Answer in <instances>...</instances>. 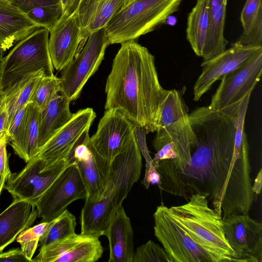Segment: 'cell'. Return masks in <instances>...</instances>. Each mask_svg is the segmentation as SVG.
<instances>
[{"mask_svg": "<svg viewBox=\"0 0 262 262\" xmlns=\"http://www.w3.org/2000/svg\"><path fill=\"white\" fill-rule=\"evenodd\" d=\"M236 108L203 106L189 114L195 135L190 164L173 167L153 161L161 191L179 196L203 195L222 219L251 209L254 193L249 152L233 156Z\"/></svg>", "mask_w": 262, "mask_h": 262, "instance_id": "obj_1", "label": "cell"}, {"mask_svg": "<svg viewBox=\"0 0 262 262\" xmlns=\"http://www.w3.org/2000/svg\"><path fill=\"white\" fill-rule=\"evenodd\" d=\"M106 79L105 110L117 108L146 134L156 131L168 90L160 84L154 56L135 40L124 42Z\"/></svg>", "mask_w": 262, "mask_h": 262, "instance_id": "obj_2", "label": "cell"}, {"mask_svg": "<svg viewBox=\"0 0 262 262\" xmlns=\"http://www.w3.org/2000/svg\"><path fill=\"white\" fill-rule=\"evenodd\" d=\"M142 166L141 153L134 137L112 162L109 184L101 200L85 201L80 214L81 234L98 238L104 235L113 215L139 180Z\"/></svg>", "mask_w": 262, "mask_h": 262, "instance_id": "obj_3", "label": "cell"}, {"mask_svg": "<svg viewBox=\"0 0 262 262\" xmlns=\"http://www.w3.org/2000/svg\"><path fill=\"white\" fill-rule=\"evenodd\" d=\"M182 0H130L105 27L110 45L135 40L164 24Z\"/></svg>", "mask_w": 262, "mask_h": 262, "instance_id": "obj_4", "label": "cell"}, {"mask_svg": "<svg viewBox=\"0 0 262 262\" xmlns=\"http://www.w3.org/2000/svg\"><path fill=\"white\" fill-rule=\"evenodd\" d=\"M49 31L38 28L24 38L2 58L0 64V92L18 83L28 75L43 70L54 75L49 50Z\"/></svg>", "mask_w": 262, "mask_h": 262, "instance_id": "obj_5", "label": "cell"}, {"mask_svg": "<svg viewBox=\"0 0 262 262\" xmlns=\"http://www.w3.org/2000/svg\"><path fill=\"white\" fill-rule=\"evenodd\" d=\"M154 234L171 262H232L231 258L194 237L170 214L157 207L154 214Z\"/></svg>", "mask_w": 262, "mask_h": 262, "instance_id": "obj_6", "label": "cell"}, {"mask_svg": "<svg viewBox=\"0 0 262 262\" xmlns=\"http://www.w3.org/2000/svg\"><path fill=\"white\" fill-rule=\"evenodd\" d=\"M156 132L152 142L155 149L165 144L173 143L179 154L177 161L164 160L158 161L159 163L173 167L190 164L191 149L195 135L190 123L187 107L180 91L168 90Z\"/></svg>", "mask_w": 262, "mask_h": 262, "instance_id": "obj_7", "label": "cell"}, {"mask_svg": "<svg viewBox=\"0 0 262 262\" xmlns=\"http://www.w3.org/2000/svg\"><path fill=\"white\" fill-rule=\"evenodd\" d=\"M168 209L171 215L194 237L234 261L235 254L225 238L222 218L209 207L206 196L193 194L186 204Z\"/></svg>", "mask_w": 262, "mask_h": 262, "instance_id": "obj_8", "label": "cell"}, {"mask_svg": "<svg viewBox=\"0 0 262 262\" xmlns=\"http://www.w3.org/2000/svg\"><path fill=\"white\" fill-rule=\"evenodd\" d=\"M110 45L105 27L90 34L80 53L61 71V91L76 100L89 78L97 71Z\"/></svg>", "mask_w": 262, "mask_h": 262, "instance_id": "obj_9", "label": "cell"}, {"mask_svg": "<svg viewBox=\"0 0 262 262\" xmlns=\"http://www.w3.org/2000/svg\"><path fill=\"white\" fill-rule=\"evenodd\" d=\"M72 162L62 160L51 166L35 156L18 173H11L5 188L13 199L27 201L36 207L45 191Z\"/></svg>", "mask_w": 262, "mask_h": 262, "instance_id": "obj_10", "label": "cell"}, {"mask_svg": "<svg viewBox=\"0 0 262 262\" xmlns=\"http://www.w3.org/2000/svg\"><path fill=\"white\" fill-rule=\"evenodd\" d=\"M86 189L74 161L64 169L45 191L36 205L41 222L59 216L73 202L85 200Z\"/></svg>", "mask_w": 262, "mask_h": 262, "instance_id": "obj_11", "label": "cell"}, {"mask_svg": "<svg viewBox=\"0 0 262 262\" xmlns=\"http://www.w3.org/2000/svg\"><path fill=\"white\" fill-rule=\"evenodd\" d=\"M87 130L74 148L71 159L77 166L84 184L85 201L97 202L101 200L109 184L112 162L99 155L90 141Z\"/></svg>", "mask_w": 262, "mask_h": 262, "instance_id": "obj_12", "label": "cell"}, {"mask_svg": "<svg viewBox=\"0 0 262 262\" xmlns=\"http://www.w3.org/2000/svg\"><path fill=\"white\" fill-rule=\"evenodd\" d=\"M225 238L235 254L234 261L262 262V223L248 213L222 219Z\"/></svg>", "mask_w": 262, "mask_h": 262, "instance_id": "obj_13", "label": "cell"}, {"mask_svg": "<svg viewBox=\"0 0 262 262\" xmlns=\"http://www.w3.org/2000/svg\"><path fill=\"white\" fill-rule=\"evenodd\" d=\"M262 73V52L224 75L208 107L220 111L239 102L252 92Z\"/></svg>", "mask_w": 262, "mask_h": 262, "instance_id": "obj_14", "label": "cell"}, {"mask_svg": "<svg viewBox=\"0 0 262 262\" xmlns=\"http://www.w3.org/2000/svg\"><path fill=\"white\" fill-rule=\"evenodd\" d=\"M136 125L117 108L106 110L89 140L102 157L112 162L135 137Z\"/></svg>", "mask_w": 262, "mask_h": 262, "instance_id": "obj_15", "label": "cell"}, {"mask_svg": "<svg viewBox=\"0 0 262 262\" xmlns=\"http://www.w3.org/2000/svg\"><path fill=\"white\" fill-rule=\"evenodd\" d=\"M96 116L92 108L80 110L74 114L71 119L52 137L37 154L47 166H51L62 160H72L73 151L85 132Z\"/></svg>", "mask_w": 262, "mask_h": 262, "instance_id": "obj_16", "label": "cell"}, {"mask_svg": "<svg viewBox=\"0 0 262 262\" xmlns=\"http://www.w3.org/2000/svg\"><path fill=\"white\" fill-rule=\"evenodd\" d=\"M103 247L98 237L75 233L41 246L35 262H95L102 256Z\"/></svg>", "mask_w": 262, "mask_h": 262, "instance_id": "obj_17", "label": "cell"}, {"mask_svg": "<svg viewBox=\"0 0 262 262\" xmlns=\"http://www.w3.org/2000/svg\"><path fill=\"white\" fill-rule=\"evenodd\" d=\"M261 52L262 47L244 46L235 42L217 56L204 61L202 72L193 86V100L199 101L216 81Z\"/></svg>", "mask_w": 262, "mask_h": 262, "instance_id": "obj_18", "label": "cell"}, {"mask_svg": "<svg viewBox=\"0 0 262 262\" xmlns=\"http://www.w3.org/2000/svg\"><path fill=\"white\" fill-rule=\"evenodd\" d=\"M49 33L52 63L55 70L61 71L78 55L81 42L78 9L71 15L62 14Z\"/></svg>", "mask_w": 262, "mask_h": 262, "instance_id": "obj_19", "label": "cell"}, {"mask_svg": "<svg viewBox=\"0 0 262 262\" xmlns=\"http://www.w3.org/2000/svg\"><path fill=\"white\" fill-rule=\"evenodd\" d=\"M40 28L9 0H0V52L3 53L14 44Z\"/></svg>", "mask_w": 262, "mask_h": 262, "instance_id": "obj_20", "label": "cell"}, {"mask_svg": "<svg viewBox=\"0 0 262 262\" xmlns=\"http://www.w3.org/2000/svg\"><path fill=\"white\" fill-rule=\"evenodd\" d=\"M109 243V262H133L134 232L122 206L114 213L104 234Z\"/></svg>", "mask_w": 262, "mask_h": 262, "instance_id": "obj_21", "label": "cell"}, {"mask_svg": "<svg viewBox=\"0 0 262 262\" xmlns=\"http://www.w3.org/2000/svg\"><path fill=\"white\" fill-rule=\"evenodd\" d=\"M35 208L27 201L13 199L0 214V253L14 241L21 231L34 223L38 217Z\"/></svg>", "mask_w": 262, "mask_h": 262, "instance_id": "obj_22", "label": "cell"}, {"mask_svg": "<svg viewBox=\"0 0 262 262\" xmlns=\"http://www.w3.org/2000/svg\"><path fill=\"white\" fill-rule=\"evenodd\" d=\"M70 102L60 90L41 110L38 139L39 151L73 116L74 114L70 110Z\"/></svg>", "mask_w": 262, "mask_h": 262, "instance_id": "obj_23", "label": "cell"}, {"mask_svg": "<svg viewBox=\"0 0 262 262\" xmlns=\"http://www.w3.org/2000/svg\"><path fill=\"white\" fill-rule=\"evenodd\" d=\"M227 0H208L209 24L202 58L207 61L226 49L224 35Z\"/></svg>", "mask_w": 262, "mask_h": 262, "instance_id": "obj_24", "label": "cell"}, {"mask_svg": "<svg viewBox=\"0 0 262 262\" xmlns=\"http://www.w3.org/2000/svg\"><path fill=\"white\" fill-rule=\"evenodd\" d=\"M209 24L208 0H197L188 15L186 38L195 54L203 57Z\"/></svg>", "mask_w": 262, "mask_h": 262, "instance_id": "obj_25", "label": "cell"}, {"mask_svg": "<svg viewBox=\"0 0 262 262\" xmlns=\"http://www.w3.org/2000/svg\"><path fill=\"white\" fill-rule=\"evenodd\" d=\"M46 76L43 70L31 74L12 87L1 92L9 116V125L17 112L30 102L41 79Z\"/></svg>", "mask_w": 262, "mask_h": 262, "instance_id": "obj_26", "label": "cell"}, {"mask_svg": "<svg viewBox=\"0 0 262 262\" xmlns=\"http://www.w3.org/2000/svg\"><path fill=\"white\" fill-rule=\"evenodd\" d=\"M243 28L237 42L248 47H262V0H247L241 14Z\"/></svg>", "mask_w": 262, "mask_h": 262, "instance_id": "obj_27", "label": "cell"}, {"mask_svg": "<svg viewBox=\"0 0 262 262\" xmlns=\"http://www.w3.org/2000/svg\"><path fill=\"white\" fill-rule=\"evenodd\" d=\"M130 0H101L98 4L86 29L82 46L83 48L92 32L106 26L114 16Z\"/></svg>", "mask_w": 262, "mask_h": 262, "instance_id": "obj_28", "label": "cell"}, {"mask_svg": "<svg viewBox=\"0 0 262 262\" xmlns=\"http://www.w3.org/2000/svg\"><path fill=\"white\" fill-rule=\"evenodd\" d=\"M27 105L17 112L11 121L8 129L9 143L15 154L24 160L26 163L29 161L27 154Z\"/></svg>", "mask_w": 262, "mask_h": 262, "instance_id": "obj_29", "label": "cell"}, {"mask_svg": "<svg viewBox=\"0 0 262 262\" xmlns=\"http://www.w3.org/2000/svg\"><path fill=\"white\" fill-rule=\"evenodd\" d=\"M76 224L75 216L66 209L50 221L48 229L39 240V246L47 245L75 233Z\"/></svg>", "mask_w": 262, "mask_h": 262, "instance_id": "obj_30", "label": "cell"}, {"mask_svg": "<svg viewBox=\"0 0 262 262\" xmlns=\"http://www.w3.org/2000/svg\"><path fill=\"white\" fill-rule=\"evenodd\" d=\"M41 110L33 103L30 102L27 110V154L29 161L39 151V136Z\"/></svg>", "mask_w": 262, "mask_h": 262, "instance_id": "obj_31", "label": "cell"}, {"mask_svg": "<svg viewBox=\"0 0 262 262\" xmlns=\"http://www.w3.org/2000/svg\"><path fill=\"white\" fill-rule=\"evenodd\" d=\"M50 221L43 222L21 231L16 237V242L28 259L32 261V257L39 244L40 238L47 231Z\"/></svg>", "mask_w": 262, "mask_h": 262, "instance_id": "obj_32", "label": "cell"}, {"mask_svg": "<svg viewBox=\"0 0 262 262\" xmlns=\"http://www.w3.org/2000/svg\"><path fill=\"white\" fill-rule=\"evenodd\" d=\"M61 90V80L54 75L45 76L36 86L31 102L40 110H43L52 100L55 95Z\"/></svg>", "mask_w": 262, "mask_h": 262, "instance_id": "obj_33", "label": "cell"}, {"mask_svg": "<svg viewBox=\"0 0 262 262\" xmlns=\"http://www.w3.org/2000/svg\"><path fill=\"white\" fill-rule=\"evenodd\" d=\"M133 262H171L164 249L151 240L138 247Z\"/></svg>", "mask_w": 262, "mask_h": 262, "instance_id": "obj_34", "label": "cell"}, {"mask_svg": "<svg viewBox=\"0 0 262 262\" xmlns=\"http://www.w3.org/2000/svg\"><path fill=\"white\" fill-rule=\"evenodd\" d=\"M101 0H81L78 8V16L81 29V42L78 53L83 47L82 41L84 33L89 22L98 5Z\"/></svg>", "mask_w": 262, "mask_h": 262, "instance_id": "obj_35", "label": "cell"}, {"mask_svg": "<svg viewBox=\"0 0 262 262\" xmlns=\"http://www.w3.org/2000/svg\"><path fill=\"white\" fill-rule=\"evenodd\" d=\"M9 141L8 132L0 134V177L7 180L12 173L9 167V157L7 151V145Z\"/></svg>", "mask_w": 262, "mask_h": 262, "instance_id": "obj_36", "label": "cell"}, {"mask_svg": "<svg viewBox=\"0 0 262 262\" xmlns=\"http://www.w3.org/2000/svg\"><path fill=\"white\" fill-rule=\"evenodd\" d=\"M146 133L145 129L136 126L135 130V137L141 155L145 160V174L148 172L153 166V160L149 155L146 144Z\"/></svg>", "mask_w": 262, "mask_h": 262, "instance_id": "obj_37", "label": "cell"}, {"mask_svg": "<svg viewBox=\"0 0 262 262\" xmlns=\"http://www.w3.org/2000/svg\"><path fill=\"white\" fill-rule=\"evenodd\" d=\"M30 262L21 249L17 248L0 253V262Z\"/></svg>", "mask_w": 262, "mask_h": 262, "instance_id": "obj_38", "label": "cell"}, {"mask_svg": "<svg viewBox=\"0 0 262 262\" xmlns=\"http://www.w3.org/2000/svg\"><path fill=\"white\" fill-rule=\"evenodd\" d=\"M81 1V0H60L62 14L71 15L78 9Z\"/></svg>", "mask_w": 262, "mask_h": 262, "instance_id": "obj_39", "label": "cell"}, {"mask_svg": "<svg viewBox=\"0 0 262 262\" xmlns=\"http://www.w3.org/2000/svg\"><path fill=\"white\" fill-rule=\"evenodd\" d=\"M9 116L6 106V103L3 100L0 105V134L3 132H8Z\"/></svg>", "mask_w": 262, "mask_h": 262, "instance_id": "obj_40", "label": "cell"}, {"mask_svg": "<svg viewBox=\"0 0 262 262\" xmlns=\"http://www.w3.org/2000/svg\"><path fill=\"white\" fill-rule=\"evenodd\" d=\"M262 186V169L260 168L254 180V184L252 185V190L256 195L261 192Z\"/></svg>", "mask_w": 262, "mask_h": 262, "instance_id": "obj_41", "label": "cell"}, {"mask_svg": "<svg viewBox=\"0 0 262 262\" xmlns=\"http://www.w3.org/2000/svg\"><path fill=\"white\" fill-rule=\"evenodd\" d=\"M7 180L0 177V196L3 189L5 188Z\"/></svg>", "mask_w": 262, "mask_h": 262, "instance_id": "obj_42", "label": "cell"}, {"mask_svg": "<svg viewBox=\"0 0 262 262\" xmlns=\"http://www.w3.org/2000/svg\"><path fill=\"white\" fill-rule=\"evenodd\" d=\"M3 100H4L3 95L1 92H0V105H1L2 101H3Z\"/></svg>", "mask_w": 262, "mask_h": 262, "instance_id": "obj_43", "label": "cell"}, {"mask_svg": "<svg viewBox=\"0 0 262 262\" xmlns=\"http://www.w3.org/2000/svg\"><path fill=\"white\" fill-rule=\"evenodd\" d=\"M2 58H3V57H2V53H1V52H0V64H1V61H2Z\"/></svg>", "mask_w": 262, "mask_h": 262, "instance_id": "obj_44", "label": "cell"}]
</instances>
